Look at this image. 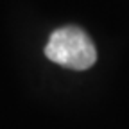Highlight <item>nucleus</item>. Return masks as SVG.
<instances>
[{"instance_id":"obj_1","label":"nucleus","mask_w":129,"mask_h":129,"mask_svg":"<svg viewBox=\"0 0 129 129\" xmlns=\"http://www.w3.org/2000/svg\"><path fill=\"white\" fill-rule=\"evenodd\" d=\"M45 56L72 70H86L97 61V50L90 36L72 25L52 32L45 47Z\"/></svg>"}]
</instances>
